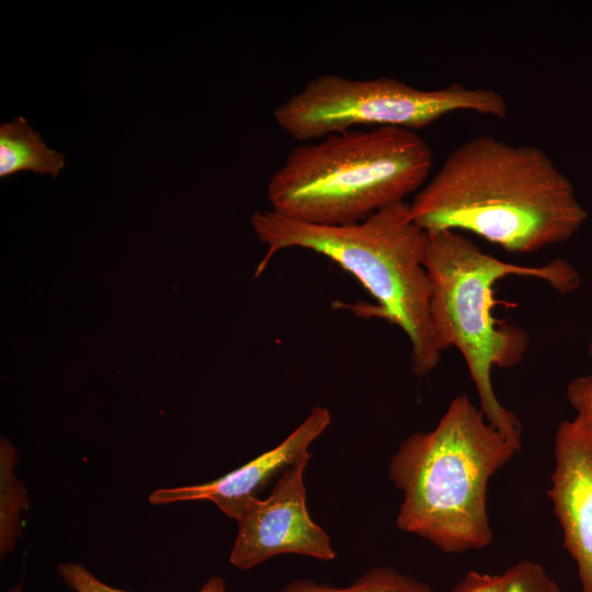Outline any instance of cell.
Returning <instances> with one entry per match:
<instances>
[{"label":"cell","instance_id":"16","mask_svg":"<svg viewBox=\"0 0 592 592\" xmlns=\"http://www.w3.org/2000/svg\"><path fill=\"white\" fill-rule=\"evenodd\" d=\"M452 592H501V576L468 571Z\"/></svg>","mask_w":592,"mask_h":592},{"label":"cell","instance_id":"6","mask_svg":"<svg viewBox=\"0 0 592 592\" xmlns=\"http://www.w3.org/2000/svg\"><path fill=\"white\" fill-rule=\"evenodd\" d=\"M460 111L504 118L508 105L494 90L460 83L422 90L391 77L358 80L323 73L280 104L273 118L292 138L307 143L364 125L417 132Z\"/></svg>","mask_w":592,"mask_h":592},{"label":"cell","instance_id":"15","mask_svg":"<svg viewBox=\"0 0 592 592\" xmlns=\"http://www.w3.org/2000/svg\"><path fill=\"white\" fill-rule=\"evenodd\" d=\"M590 355L592 356V345ZM566 395L576 415L592 423V371L572 379L567 386Z\"/></svg>","mask_w":592,"mask_h":592},{"label":"cell","instance_id":"4","mask_svg":"<svg viewBox=\"0 0 592 592\" xmlns=\"http://www.w3.org/2000/svg\"><path fill=\"white\" fill-rule=\"evenodd\" d=\"M422 263L430 282V315L441 352L455 346L476 386L487 421L521 447V424L496 396L493 367L521 362L527 348L526 331L492 315L493 286L509 275L543 280L561 294L580 286L578 271L566 260L527 266L504 262L483 252L457 231L425 232Z\"/></svg>","mask_w":592,"mask_h":592},{"label":"cell","instance_id":"9","mask_svg":"<svg viewBox=\"0 0 592 592\" xmlns=\"http://www.w3.org/2000/svg\"><path fill=\"white\" fill-rule=\"evenodd\" d=\"M328 408L316 407L278 445L237 469L205 483L160 488L149 496L151 504L210 501L228 517L238 520L273 477L308 453L310 444L330 425Z\"/></svg>","mask_w":592,"mask_h":592},{"label":"cell","instance_id":"7","mask_svg":"<svg viewBox=\"0 0 592 592\" xmlns=\"http://www.w3.org/2000/svg\"><path fill=\"white\" fill-rule=\"evenodd\" d=\"M311 453L286 468L267 498H254L237 520L238 532L229 561L248 570L282 554L329 561L335 558L327 532L310 517L304 473Z\"/></svg>","mask_w":592,"mask_h":592},{"label":"cell","instance_id":"14","mask_svg":"<svg viewBox=\"0 0 592 592\" xmlns=\"http://www.w3.org/2000/svg\"><path fill=\"white\" fill-rule=\"evenodd\" d=\"M58 573L76 592H127L105 584L80 563H60ZM22 590L23 587L19 584L7 592H22ZM196 592H227L226 581L221 577H210Z\"/></svg>","mask_w":592,"mask_h":592},{"label":"cell","instance_id":"1","mask_svg":"<svg viewBox=\"0 0 592 592\" xmlns=\"http://www.w3.org/2000/svg\"><path fill=\"white\" fill-rule=\"evenodd\" d=\"M409 204L425 232L468 231L514 253L565 242L588 217L543 149L490 134L454 148Z\"/></svg>","mask_w":592,"mask_h":592},{"label":"cell","instance_id":"13","mask_svg":"<svg viewBox=\"0 0 592 592\" xmlns=\"http://www.w3.org/2000/svg\"><path fill=\"white\" fill-rule=\"evenodd\" d=\"M501 576V592H562L543 565L520 560Z\"/></svg>","mask_w":592,"mask_h":592},{"label":"cell","instance_id":"12","mask_svg":"<svg viewBox=\"0 0 592 592\" xmlns=\"http://www.w3.org/2000/svg\"><path fill=\"white\" fill-rule=\"evenodd\" d=\"M276 592H433L424 582L395 568L382 566L367 570L345 587L297 579Z\"/></svg>","mask_w":592,"mask_h":592},{"label":"cell","instance_id":"5","mask_svg":"<svg viewBox=\"0 0 592 592\" xmlns=\"http://www.w3.org/2000/svg\"><path fill=\"white\" fill-rule=\"evenodd\" d=\"M432 151L418 132L351 129L292 148L267 184L270 209L316 225H346L406 202L429 180Z\"/></svg>","mask_w":592,"mask_h":592},{"label":"cell","instance_id":"2","mask_svg":"<svg viewBox=\"0 0 592 592\" xmlns=\"http://www.w3.org/2000/svg\"><path fill=\"white\" fill-rule=\"evenodd\" d=\"M266 253L259 276L282 250L300 248L322 254L351 273L375 304H356L358 316L379 318L400 328L410 342L411 368L418 377L440 363L430 315V282L422 263L425 231L414 221L407 202L387 206L346 225H316L281 216L271 209L251 216Z\"/></svg>","mask_w":592,"mask_h":592},{"label":"cell","instance_id":"11","mask_svg":"<svg viewBox=\"0 0 592 592\" xmlns=\"http://www.w3.org/2000/svg\"><path fill=\"white\" fill-rule=\"evenodd\" d=\"M15 447L4 437L0 442V554L11 553L20 537V514L29 506L25 488L14 473Z\"/></svg>","mask_w":592,"mask_h":592},{"label":"cell","instance_id":"3","mask_svg":"<svg viewBox=\"0 0 592 592\" xmlns=\"http://www.w3.org/2000/svg\"><path fill=\"white\" fill-rule=\"evenodd\" d=\"M519 449L458 395L433 430L409 435L390 459L389 478L402 492L398 528L446 554L489 546L488 483Z\"/></svg>","mask_w":592,"mask_h":592},{"label":"cell","instance_id":"10","mask_svg":"<svg viewBox=\"0 0 592 592\" xmlns=\"http://www.w3.org/2000/svg\"><path fill=\"white\" fill-rule=\"evenodd\" d=\"M62 152L49 148L24 117L0 125V177L33 171L57 178L65 167Z\"/></svg>","mask_w":592,"mask_h":592},{"label":"cell","instance_id":"8","mask_svg":"<svg viewBox=\"0 0 592 592\" xmlns=\"http://www.w3.org/2000/svg\"><path fill=\"white\" fill-rule=\"evenodd\" d=\"M555 468L547 496L577 566L582 592H592V423L576 415L555 434Z\"/></svg>","mask_w":592,"mask_h":592}]
</instances>
